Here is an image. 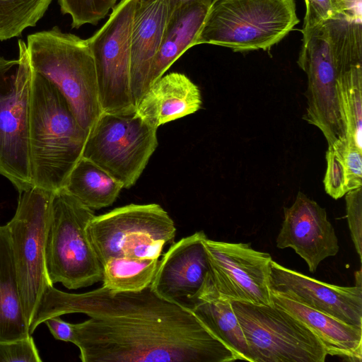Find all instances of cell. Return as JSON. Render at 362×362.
<instances>
[{"instance_id":"11","label":"cell","mask_w":362,"mask_h":362,"mask_svg":"<svg viewBox=\"0 0 362 362\" xmlns=\"http://www.w3.org/2000/svg\"><path fill=\"white\" fill-rule=\"evenodd\" d=\"M135 6L136 0H120L105 24L86 39L105 112L136 110L130 83L131 33Z\"/></svg>"},{"instance_id":"4","label":"cell","mask_w":362,"mask_h":362,"mask_svg":"<svg viewBox=\"0 0 362 362\" xmlns=\"http://www.w3.org/2000/svg\"><path fill=\"white\" fill-rule=\"evenodd\" d=\"M299 23L295 0H215L195 45L268 50Z\"/></svg>"},{"instance_id":"15","label":"cell","mask_w":362,"mask_h":362,"mask_svg":"<svg viewBox=\"0 0 362 362\" xmlns=\"http://www.w3.org/2000/svg\"><path fill=\"white\" fill-rule=\"evenodd\" d=\"M270 289L362 327V286H341L322 282L272 260Z\"/></svg>"},{"instance_id":"34","label":"cell","mask_w":362,"mask_h":362,"mask_svg":"<svg viewBox=\"0 0 362 362\" xmlns=\"http://www.w3.org/2000/svg\"><path fill=\"white\" fill-rule=\"evenodd\" d=\"M344 10L346 18L361 21V0H339Z\"/></svg>"},{"instance_id":"14","label":"cell","mask_w":362,"mask_h":362,"mask_svg":"<svg viewBox=\"0 0 362 362\" xmlns=\"http://www.w3.org/2000/svg\"><path fill=\"white\" fill-rule=\"evenodd\" d=\"M276 243L279 249L294 250L312 273L321 262L339 251L338 238L325 209L300 191L293 204L284 208Z\"/></svg>"},{"instance_id":"5","label":"cell","mask_w":362,"mask_h":362,"mask_svg":"<svg viewBox=\"0 0 362 362\" xmlns=\"http://www.w3.org/2000/svg\"><path fill=\"white\" fill-rule=\"evenodd\" d=\"M95 216L64 187L53 193L45 243V267L52 284L69 289L102 281L103 266L86 228Z\"/></svg>"},{"instance_id":"3","label":"cell","mask_w":362,"mask_h":362,"mask_svg":"<svg viewBox=\"0 0 362 362\" xmlns=\"http://www.w3.org/2000/svg\"><path fill=\"white\" fill-rule=\"evenodd\" d=\"M26 45L33 70L61 92L79 125L88 133L103 111L86 40L54 26L28 35Z\"/></svg>"},{"instance_id":"9","label":"cell","mask_w":362,"mask_h":362,"mask_svg":"<svg viewBox=\"0 0 362 362\" xmlns=\"http://www.w3.org/2000/svg\"><path fill=\"white\" fill-rule=\"evenodd\" d=\"M157 146V128L135 112H103L88 133L82 156L130 188Z\"/></svg>"},{"instance_id":"1","label":"cell","mask_w":362,"mask_h":362,"mask_svg":"<svg viewBox=\"0 0 362 362\" xmlns=\"http://www.w3.org/2000/svg\"><path fill=\"white\" fill-rule=\"evenodd\" d=\"M69 313L89 318L73 324V344L83 362H228L236 354L189 308L156 293L112 291L102 286L69 293L47 285L29 324L33 334L47 319Z\"/></svg>"},{"instance_id":"6","label":"cell","mask_w":362,"mask_h":362,"mask_svg":"<svg viewBox=\"0 0 362 362\" xmlns=\"http://www.w3.org/2000/svg\"><path fill=\"white\" fill-rule=\"evenodd\" d=\"M18 51V59L0 56V175L21 192L33 187L29 153L33 69L21 40Z\"/></svg>"},{"instance_id":"26","label":"cell","mask_w":362,"mask_h":362,"mask_svg":"<svg viewBox=\"0 0 362 362\" xmlns=\"http://www.w3.org/2000/svg\"><path fill=\"white\" fill-rule=\"evenodd\" d=\"M52 0H0V40L20 36L33 27Z\"/></svg>"},{"instance_id":"8","label":"cell","mask_w":362,"mask_h":362,"mask_svg":"<svg viewBox=\"0 0 362 362\" xmlns=\"http://www.w3.org/2000/svg\"><path fill=\"white\" fill-rule=\"evenodd\" d=\"M251 362H324L327 354L317 336L275 305L232 301Z\"/></svg>"},{"instance_id":"27","label":"cell","mask_w":362,"mask_h":362,"mask_svg":"<svg viewBox=\"0 0 362 362\" xmlns=\"http://www.w3.org/2000/svg\"><path fill=\"white\" fill-rule=\"evenodd\" d=\"M118 0H58L63 14L71 18V27L78 28L85 24L97 25Z\"/></svg>"},{"instance_id":"28","label":"cell","mask_w":362,"mask_h":362,"mask_svg":"<svg viewBox=\"0 0 362 362\" xmlns=\"http://www.w3.org/2000/svg\"><path fill=\"white\" fill-rule=\"evenodd\" d=\"M306 11L302 29L303 43L305 46L313 31L325 22L339 18H346L339 0H305Z\"/></svg>"},{"instance_id":"21","label":"cell","mask_w":362,"mask_h":362,"mask_svg":"<svg viewBox=\"0 0 362 362\" xmlns=\"http://www.w3.org/2000/svg\"><path fill=\"white\" fill-rule=\"evenodd\" d=\"M187 308L236 354L238 360L250 361L246 340L232 302L218 293L209 272Z\"/></svg>"},{"instance_id":"22","label":"cell","mask_w":362,"mask_h":362,"mask_svg":"<svg viewBox=\"0 0 362 362\" xmlns=\"http://www.w3.org/2000/svg\"><path fill=\"white\" fill-rule=\"evenodd\" d=\"M19 292L8 229L0 226V341L30 336Z\"/></svg>"},{"instance_id":"7","label":"cell","mask_w":362,"mask_h":362,"mask_svg":"<svg viewBox=\"0 0 362 362\" xmlns=\"http://www.w3.org/2000/svg\"><path fill=\"white\" fill-rule=\"evenodd\" d=\"M86 230L103 265L112 257L158 259L174 243L176 228L159 204H131L95 215Z\"/></svg>"},{"instance_id":"25","label":"cell","mask_w":362,"mask_h":362,"mask_svg":"<svg viewBox=\"0 0 362 362\" xmlns=\"http://www.w3.org/2000/svg\"><path fill=\"white\" fill-rule=\"evenodd\" d=\"M158 259L112 257L103 264V286L115 292L140 291L151 285Z\"/></svg>"},{"instance_id":"18","label":"cell","mask_w":362,"mask_h":362,"mask_svg":"<svg viewBox=\"0 0 362 362\" xmlns=\"http://www.w3.org/2000/svg\"><path fill=\"white\" fill-rule=\"evenodd\" d=\"M201 93L186 75L172 72L152 84L136 106V114L158 129L163 124L198 111Z\"/></svg>"},{"instance_id":"24","label":"cell","mask_w":362,"mask_h":362,"mask_svg":"<svg viewBox=\"0 0 362 362\" xmlns=\"http://www.w3.org/2000/svg\"><path fill=\"white\" fill-rule=\"evenodd\" d=\"M337 90L349 144L362 151V61L338 64Z\"/></svg>"},{"instance_id":"16","label":"cell","mask_w":362,"mask_h":362,"mask_svg":"<svg viewBox=\"0 0 362 362\" xmlns=\"http://www.w3.org/2000/svg\"><path fill=\"white\" fill-rule=\"evenodd\" d=\"M204 231H198L173 243L158 262L150 285L159 296L187 308L209 272L203 240Z\"/></svg>"},{"instance_id":"2","label":"cell","mask_w":362,"mask_h":362,"mask_svg":"<svg viewBox=\"0 0 362 362\" xmlns=\"http://www.w3.org/2000/svg\"><path fill=\"white\" fill-rule=\"evenodd\" d=\"M87 135L61 92L33 70L29 110L33 187L51 192L63 188L82 156Z\"/></svg>"},{"instance_id":"33","label":"cell","mask_w":362,"mask_h":362,"mask_svg":"<svg viewBox=\"0 0 362 362\" xmlns=\"http://www.w3.org/2000/svg\"><path fill=\"white\" fill-rule=\"evenodd\" d=\"M44 323L56 339L73 342V324L63 320L60 316L49 317Z\"/></svg>"},{"instance_id":"19","label":"cell","mask_w":362,"mask_h":362,"mask_svg":"<svg viewBox=\"0 0 362 362\" xmlns=\"http://www.w3.org/2000/svg\"><path fill=\"white\" fill-rule=\"evenodd\" d=\"M271 292L273 304L307 326L319 339L327 355L361 361L362 327L346 323L282 293Z\"/></svg>"},{"instance_id":"10","label":"cell","mask_w":362,"mask_h":362,"mask_svg":"<svg viewBox=\"0 0 362 362\" xmlns=\"http://www.w3.org/2000/svg\"><path fill=\"white\" fill-rule=\"evenodd\" d=\"M54 192L32 187L19 192L8 229L21 300L28 326L50 283L45 267V243Z\"/></svg>"},{"instance_id":"13","label":"cell","mask_w":362,"mask_h":362,"mask_svg":"<svg viewBox=\"0 0 362 362\" xmlns=\"http://www.w3.org/2000/svg\"><path fill=\"white\" fill-rule=\"evenodd\" d=\"M211 281L223 298L257 305H273L270 289L272 258L250 243L203 240Z\"/></svg>"},{"instance_id":"31","label":"cell","mask_w":362,"mask_h":362,"mask_svg":"<svg viewBox=\"0 0 362 362\" xmlns=\"http://www.w3.org/2000/svg\"><path fill=\"white\" fill-rule=\"evenodd\" d=\"M346 211L351 238L360 260L362 259V188L346 194Z\"/></svg>"},{"instance_id":"17","label":"cell","mask_w":362,"mask_h":362,"mask_svg":"<svg viewBox=\"0 0 362 362\" xmlns=\"http://www.w3.org/2000/svg\"><path fill=\"white\" fill-rule=\"evenodd\" d=\"M170 11L168 0H136L130 62V83L135 107L148 89L150 70Z\"/></svg>"},{"instance_id":"32","label":"cell","mask_w":362,"mask_h":362,"mask_svg":"<svg viewBox=\"0 0 362 362\" xmlns=\"http://www.w3.org/2000/svg\"><path fill=\"white\" fill-rule=\"evenodd\" d=\"M41 362L33 338L0 341V362Z\"/></svg>"},{"instance_id":"29","label":"cell","mask_w":362,"mask_h":362,"mask_svg":"<svg viewBox=\"0 0 362 362\" xmlns=\"http://www.w3.org/2000/svg\"><path fill=\"white\" fill-rule=\"evenodd\" d=\"M327 169L323 183L327 194L338 199L347 193L346 175L339 151L332 146H328L326 152Z\"/></svg>"},{"instance_id":"23","label":"cell","mask_w":362,"mask_h":362,"mask_svg":"<svg viewBox=\"0 0 362 362\" xmlns=\"http://www.w3.org/2000/svg\"><path fill=\"white\" fill-rule=\"evenodd\" d=\"M64 188L83 205L96 210L112 205L123 186L98 165L81 156Z\"/></svg>"},{"instance_id":"12","label":"cell","mask_w":362,"mask_h":362,"mask_svg":"<svg viewBox=\"0 0 362 362\" xmlns=\"http://www.w3.org/2000/svg\"><path fill=\"white\" fill-rule=\"evenodd\" d=\"M298 64L308 76L303 118L321 131L328 146L346 140L337 90V64L327 21L313 31L301 47Z\"/></svg>"},{"instance_id":"35","label":"cell","mask_w":362,"mask_h":362,"mask_svg":"<svg viewBox=\"0 0 362 362\" xmlns=\"http://www.w3.org/2000/svg\"><path fill=\"white\" fill-rule=\"evenodd\" d=\"M144 1V0H142ZM191 1H204L210 3H213L215 0H168L170 8H173L183 3Z\"/></svg>"},{"instance_id":"30","label":"cell","mask_w":362,"mask_h":362,"mask_svg":"<svg viewBox=\"0 0 362 362\" xmlns=\"http://www.w3.org/2000/svg\"><path fill=\"white\" fill-rule=\"evenodd\" d=\"M329 146L337 149L342 158L346 175L347 192L362 187V151L348 144L338 141Z\"/></svg>"},{"instance_id":"20","label":"cell","mask_w":362,"mask_h":362,"mask_svg":"<svg viewBox=\"0 0 362 362\" xmlns=\"http://www.w3.org/2000/svg\"><path fill=\"white\" fill-rule=\"evenodd\" d=\"M211 3L191 1L173 8L168 18L148 76V88L188 49L194 46Z\"/></svg>"}]
</instances>
